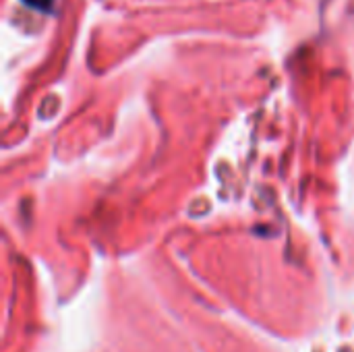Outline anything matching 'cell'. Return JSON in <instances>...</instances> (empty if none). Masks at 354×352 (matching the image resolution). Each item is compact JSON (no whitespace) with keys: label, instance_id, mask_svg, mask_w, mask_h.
Returning a JSON list of instances; mask_svg holds the SVG:
<instances>
[{"label":"cell","instance_id":"6da1fadb","mask_svg":"<svg viewBox=\"0 0 354 352\" xmlns=\"http://www.w3.org/2000/svg\"><path fill=\"white\" fill-rule=\"evenodd\" d=\"M29 6H33V8H39V10H48L50 6H52V2L54 0H25Z\"/></svg>","mask_w":354,"mask_h":352}]
</instances>
